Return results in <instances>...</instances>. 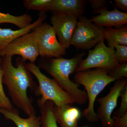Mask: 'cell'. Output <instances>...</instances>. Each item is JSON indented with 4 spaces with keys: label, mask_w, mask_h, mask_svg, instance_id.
<instances>
[{
    "label": "cell",
    "mask_w": 127,
    "mask_h": 127,
    "mask_svg": "<svg viewBox=\"0 0 127 127\" xmlns=\"http://www.w3.org/2000/svg\"><path fill=\"white\" fill-rule=\"evenodd\" d=\"M112 127H127V113L122 117L114 116Z\"/></svg>",
    "instance_id": "obj_25"
},
{
    "label": "cell",
    "mask_w": 127,
    "mask_h": 127,
    "mask_svg": "<svg viewBox=\"0 0 127 127\" xmlns=\"http://www.w3.org/2000/svg\"><path fill=\"white\" fill-rule=\"evenodd\" d=\"M16 55L20 56L26 61L28 60L30 63H35L39 52L36 39L32 32L14 40L0 52L1 57H12Z\"/></svg>",
    "instance_id": "obj_8"
},
{
    "label": "cell",
    "mask_w": 127,
    "mask_h": 127,
    "mask_svg": "<svg viewBox=\"0 0 127 127\" xmlns=\"http://www.w3.org/2000/svg\"><path fill=\"white\" fill-rule=\"evenodd\" d=\"M89 2L91 4L92 9V12L94 14H98L103 10H108L107 3L104 0H89Z\"/></svg>",
    "instance_id": "obj_23"
},
{
    "label": "cell",
    "mask_w": 127,
    "mask_h": 127,
    "mask_svg": "<svg viewBox=\"0 0 127 127\" xmlns=\"http://www.w3.org/2000/svg\"><path fill=\"white\" fill-rule=\"evenodd\" d=\"M0 113L6 119L13 122L17 127H41L40 116L34 115L23 118L20 116L18 109L15 108L11 110L0 108Z\"/></svg>",
    "instance_id": "obj_15"
},
{
    "label": "cell",
    "mask_w": 127,
    "mask_h": 127,
    "mask_svg": "<svg viewBox=\"0 0 127 127\" xmlns=\"http://www.w3.org/2000/svg\"><path fill=\"white\" fill-rule=\"evenodd\" d=\"M120 96L121 97V104L114 116L122 117L127 113V85L120 92Z\"/></svg>",
    "instance_id": "obj_22"
},
{
    "label": "cell",
    "mask_w": 127,
    "mask_h": 127,
    "mask_svg": "<svg viewBox=\"0 0 127 127\" xmlns=\"http://www.w3.org/2000/svg\"><path fill=\"white\" fill-rule=\"evenodd\" d=\"M55 105L53 102L47 101L39 108L41 113V127H58L53 113Z\"/></svg>",
    "instance_id": "obj_17"
},
{
    "label": "cell",
    "mask_w": 127,
    "mask_h": 127,
    "mask_svg": "<svg viewBox=\"0 0 127 127\" xmlns=\"http://www.w3.org/2000/svg\"><path fill=\"white\" fill-rule=\"evenodd\" d=\"M78 18L75 16L53 13L51 23L58 41L66 49L71 45V41Z\"/></svg>",
    "instance_id": "obj_10"
},
{
    "label": "cell",
    "mask_w": 127,
    "mask_h": 127,
    "mask_svg": "<svg viewBox=\"0 0 127 127\" xmlns=\"http://www.w3.org/2000/svg\"><path fill=\"white\" fill-rule=\"evenodd\" d=\"M35 37L42 58H59L66 54V50L57 39L52 26L42 23L32 30Z\"/></svg>",
    "instance_id": "obj_6"
},
{
    "label": "cell",
    "mask_w": 127,
    "mask_h": 127,
    "mask_svg": "<svg viewBox=\"0 0 127 127\" xmlns=\"http://www.w3.org/2000/svg\"><path fill=\"white\" fill-rule=\"evenodd\" d=\"M91 21L95 25L101 27L118 28L124 26L127 23V13L119 10L114 7L112 10H104L97 16L93 17Z\"/></svg>",
    "instance_id": "obj_11"
},
{
    "label": "cell",
    "mask_w": 127,
    "mask_h": 127,
    "mask_svg": "<svg viewBox=\"0 0 127 127\" xmlns=\"http://www.w3.org/2000/svg\"><path fill=\"white\" fill-rule=\"evenodd\" d=\"M53 0H25L23 5L28 10L38 11L46 13L50 11Z\"/></svg>",
    "instance_id": "obj_19"
},
{
    "label": "cell",
    "mask_w": 127,
    "mask_h": 127,
    "mask_svg": "<svg viewBox=\"0 0 127 127\" xmlns=\"http://www.w3.org/2000/svg\"><path fill=\"white\" fill-rule=\"evenodd\" d=\"M108 75L110 77L118 80L127 77V63L119 64L109 71Z\"/></svg>",
    "instance_id": "obj_21"
},
{
    "label": "cell",
    "mask_w": 127,
    "mask_h": 127,
    "mask_svg": "<svg viewBox=\"0 0 127 127\" xmlns=\"http://www.w3.org/2000/svg\"><path fill=\"white\" fill-rule=\"evenodd\" d=\"M53 113L57 123L62 127H78V121L81 113L77 108L69 104L55 105Z\"/></svg>",
    "instance_id": "obj_13"
},
{
    "label": "cell",
    "mask_w": 127,
    "mask_h": 127,
    "mask_svg": "<svg viewBox=\"0 0 127 127\" xmlns=\"http://www.w3.org/2000/svg\"><path fill=\"white\" fill-rule=\"evenodd\" d=\"M1 58H0V108L11 110L14 107L12 106L9 97L5 94L3 88L2 76L3 71L1 67Z\"/></svg>",
    "instance_id": "obj_20"
},
{
    "label": "cell",
    "mask_w": 127,
    "mask_h": 127,
    "mask_svg": "<svg viewBox=\"0 0 127 127\" xmlns=\"http://www.w3.org/2000/svg\"><path fill=\"white\" fill-rule=\"evenodd\" d=\"M47 17L45 13H40L36 21L27 27L18 30L0 28V52L14 40L30 32L34 28L43 23Z\"/></svg>",
    "instance_id": "obj_14"
},
{
    "label": "cell",
    "mask_w": 127,
    "mask_h": 127,
    "mask_svg": "<svg viewBox=\"0 0 127 127\" xmlns=\"http://www.w3.org/2000/svg\"><path fill=\"white\" fill-rule=\"evenodd\" d=\"M115 4L114 5L116 8L121 9L125 12L127 11V0H115Z\"/></svg>",
    "instance_id": "obj_26"
},
{
    "label": "cell",
    "mask_w": 127,
    "mask_h": 127,
    "mask_svg": "<svg viewBox=\"0 0 127 127\" xmlns=\"http://www.w3.org/2000/svg\"><path fill=\"white\" fill-rule=\"evenodd\" d=\"M127 85V80L126 78L118 79L110 88L109 93L106 96L96 99L100 104L96 114L104 127H112L113 121L111 115L117 107L120 92Z\"/></svg>",
    "instance_id": "obj_9"
},
{
    "label": "cell",
    "mask_w": 127,
    "mask_h": 127,
    "mask_svg": "<svg viewBox=\"0 0 127 127\" xmlns=\"http://www.w3.org/2000/svg\"><path fill=\"white\" fill-rule=\"evenodd\" d=\"M84 55L85 53H82L69 59L62 57L41 58L38 66L52 76L59 86L71 96L75 103L79 105L86 102L87 95L79 88V84L70 79V76L77 72Z\"/></svg>",
    "instance_id": "obj_2"
},
{
    "label": "cell",
    "mask_w": 127,
    "mask_h": 127,
    "mask_svg": "<svg viewBox=\"0 0 127 127\" xmlns=\"http://www.w3.org/2000/svg\"><path fill=\"white\" fill-rule=\"evenodd\" d=\"M104 28L95 25L86 17H80L73 34L71 45L82 50L92 48L104 39Z\"/></svg>",
    "instance_id": "obj_5"
},
{
    "label": "cell",
    "mask_w": 127,
    "mask_h": 127,
    "mask_svg": "<svg viewBox=\"0 0 127 127\" xmlns=\"http://www.w3.org/2000/svg\"><path fill=\"white\" fill-rule=\"evenodd\" d=\"M32 20V16L27 13L22 15L15 16L0 12V24L10 23L15 25L20 29H22L31 25Z\"/></svg>",
    "instance_id": "obj_18"
},
{
    "label": "cell",
    "mask_w": 127,
    "mask_h": 127,
    "mask_svg": "<svg viewBox=\"0 0 127 127\" xmlns=\"http://www.w3.org/2000/svg\"><path fill=\"white\" fill-rule=\"evenodd\" d=\"M104 39L89 50L86 59H83L77 72L92 68H101L109 71L119 64L115 54L114 48L107 46Z\"/></svg>",
    "instance_id": "obj_7"
},
{
    "label": "cell",
    "mask_w": 127,
    "mask_h": 127,
    "mask_svg": "<svg viewBox=\"0 0 127 127\" xmlns=\"http://www.w3.org/2000/svg\"><path fill=\"white\" fill-rule=\"evenodd\" d=\"M86 2L84 0H53L50 11L79 18L84 14Z\"/></svg>",
    "instance_id": "obj_12"
},
{
    "label": "cell",
    "mask_w": 127,
    "mask_h": 127,
    "mask_svg": "<svg viewBox=\"0 0 127 127\" xmlns=\"http://www.w3.org/2000/svg\"><path fill=\"white\" fill-rule=\"evenodd\" d=\"M104 38L106 40L109 47L114 48L117 45L127 46V26L117 29L105 28Z\"/></svg>",
    "instance_id": "obj_16"
},
{
    "label": "cell",
    "mask_w": 127,
    "mask_h": 127,
    "mask_svg": "<svg viewBox=\"0 0 127 127\" xmlns=\"http://www.w3.org/2000/svg\"><path fill=\"white\" fill-rule=\"evenodd\" d=\"M26 66L37 79L39 83L34 93L37 96H41L37 102L39 108L47 101L53 102L56 106L66 104L72 105L75 103L71 96L64 91L55 79L47 77L42 73L35 63H26Z\"/></svg>",
    "instance_id": "obj_4"
},
{
    "label": "cell",
    "mask_w": 127,
    "mask_h": 127,
    "mask_svg": "<svg viewBox=\"0 0 127 127\" xmlns=\"http://www.w3.org/2000/svg\"><path fill=\"white\" fill-rule=\"evenodd\" d=\"M114 48L116 57L119 63H127V46L117 45Z\"/></svg>",
    "instance_id": "obj_24"
},
{
    "label": "cell",
    "mask_w": 127,
    "mask_h": 127,
    "mask_svg": "<svg viewBox=\"0 0 127 127\" xmlns=\"http://www.w3.org/2000/svg\"><path fill=\"white\" fill-rule=\"evenodd\" d=\"M10 56L1 57V67L3 71L2 82L7 87L12 102L28 116L36 115L33 101L27 94L28 88L34 93L38 84L26 66V61L21 57L16 60V66L12 63Z\"/></svg>",
    "instance_id": "obj_1"
},
{
    "label": "cell",
    "mask_w": 127,
    "mask_h": 127,
    "mask_svg": "<svg viewBox=\"0 0 127 127\" xmlns=\"http://www.w3.org/2000/svg\"><path fill=\"white\" fill-rule=\"evenodd\" d=\"M108 72L104 69L96 68L77 72L74 76L75 83L82 85L86 90L88 106L82 114L89 122H94L98 120L94 111L96 98L108 84L116 80L109 76Z\"/></svg>",
    "instance_id": "obj_3"
}]
</instances>
